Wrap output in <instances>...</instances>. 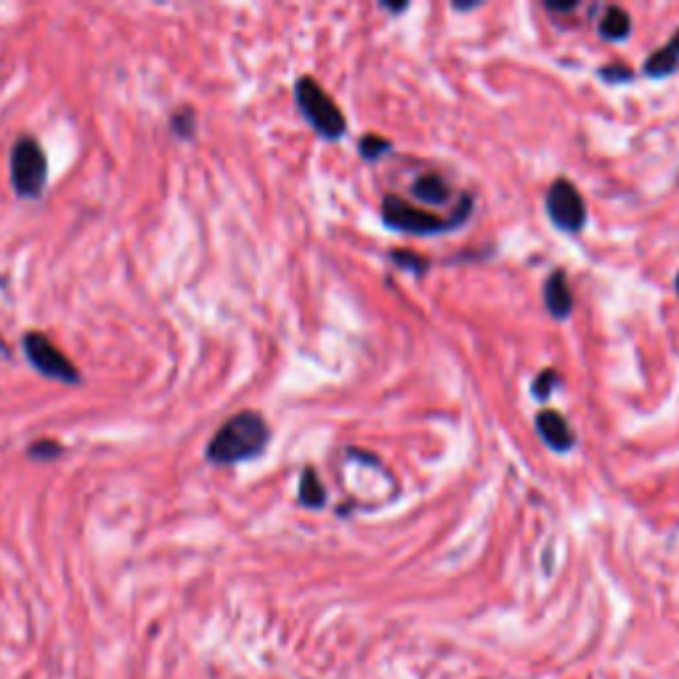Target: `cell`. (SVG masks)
Segmentation results:
<instances>
[{
  "label": "cell",
  "instance_id": "obj_9",
  "mask_svg": "<svg viewBox=\"0 0 679 679\" xmlns=\"http://www.w3.org/2000/svg\"><path fill=\"white\" fill-rule=\"evenodd\" d=\"M411 194H415V200L441 207V205H446L449 200H452V186L443 181V176L425 173L415 183H411Z\"/></svg>",
  "mask_w": 679,
  "mask_h": 679
},
{
  "label": "cell",
  "instance_id": "obj_11",
  "mask_svg": "<svg viewBox=\"0 0 679 679\" xmlns=\"http://www.w3.org/2000/svg\"><path fill=\"white\" fill-rule=\"evenodd\" d=\"M301 505L310 507V510H319L327 505V491H324L319 473L314 467H306L301 475Z\"/></svg>",
  "mask_w": 679,
  "mask_h": 679
},
{
  "label": "cell",
  "instance_id": "obj_19",
  "mask_svg": "<svg viewBox=\"0 0 679 679\" xmlns=\"http://www.w3.org/2000/svg\"><path fill=\"white\" fill-rule=\"evenodd\" d=\"M550 11H576L579 9V3H547Z\"/></svg>",
  "mask_w": 679,
  "mask_h": 679
},
{
  "label": "cell",
  "instance_id": "obj_5",
  "mask_svg": "<svg viewBox=\"0 0 679 679\" xmlns=\"http://www.w3.org/2000/svg\"><path fill=\"white\" fill-rule=\"evenodd\" d=\"M24 353H27V361L43 374V377L69 385L80 383V372L75 370L72 361H69L65 353L46 338V335L30 332L27 338H24Z\"/></svg>",
  "mask_w": 679,
  "mask_h": 679
},
{
  "label": "cell",
  "instance_id": "obj_6",
  "mask_svg": "<svg viewBox=\"0 0 679 679\" xmlns=\"http://www.w3.org/2000/svg\"><path fill=\"white\" fill-rule=\"evenodd\" d=\"M547 215L552 218L561 231L568 234H579L584 224H587V202L579 194V189L574 183L561 179L550 186L547 192Z\"/></svg>",
  "mask_w": 679,
  "mask_h": 679
},
{
  "label": "cell",
  "instance_id": "obj_16",
  "mask_svg": "<svg viewBox=\"0 0 679 679\" xmlns=\"http://www.w3.org/2000/svg\"><path fill=\"white\" fill-rule=\"evenodd\" d=\"M557 383H561V377H557V372H555V370H544L542 374H539L536 383H534V396L539 398V401H547L552 388H555Z\"/></svg>",
  "mask_w": 679,
  "mask_h": 679
},
{
  "label": "cell",
  "instance_id": "obj_12",
  "mask_svg": "<svg viewBox=\"0 0 679 679\" xmlns=\"http://www.w3.org/2000/svg\"><path fill=\"white\" fill-rule=\"evenodd\" d=\"M677 65H679L677 50L664 46L645 59V75H650V78H666V75L675 72Z\"/></svg>",
  "mask_w": 679,
  "mask_h": 679
},
{
  "label": "cell",
  "instance_id": "obj_22",
  "mask_svg": "<svg viewBox=\"0 0 679 679\" xmlns=\"http://www.w3.org/2000/svg\"><path fill=\"white\" fill-rule=\"evenodd\" d=\"M677 292H679V274H677Z\"/></svg>",
  "mask_w": 679,
  "mask_h": 679
},
{
  "label": "cell",
  "instance_id": "obj_4",
  "mask_svg": "<svg viewBox=\"0 0 679 679\" xmlns=\"http://www.w3.org/2000/svg\"><path fill=\"white\" fill-rule=\"evenodd\" d=\"M48 176V162L43 155L41 144L33 136H22L14 144L11 151V183H14V192L19 196H41L43 186H46Z\"/></svg>",
  "mask_w": 679,
  "mask_h": 679
},
{
  "label": "cell",
  "instance_id": "obj_1",
  "mask_svg": "<svg viewBox=\"0 0 679 679\" xmlns=\"http://www.w3.org/2000/svg\"><path fill=\"white\" fill-rule=\"evenodd\" d=\"M269 422L258 411H239L220 425L218 433L213 435L211 446H207V460L213 465H237V462L256 460L269 446Z\"/></svg>",
  "mask_w": 679,
  "mask_h": 679
},
{
  "label": "cell",
  "instance_id": "obj_8",
  "mask_svg": "<svg viewBox=\"0 0 679 679\" xmlns=\"http://www.w3.org/2000/svg\"><path fill=\"white\" fill-rule=\"evenodd\" d=\"M544 303L555 319H568L574 310V295H570L568 279L563 271H552L547 282H544Z\"/></svg>",
  "mask_w": 679,
  "mask_h": 679
},
{
  "label": "cell",
  "instance_id": "obj_7",
  "mask_svg": "<svg viewBox=\"0 0 679 679\" xmlns=\"http://www.w3.org/2000/svg\"><path fill=\"white\" fill-rule=\"evenodd\" d=\"M536 430L539 435L544 438V443H547L550 449H555V452H568V449L576 443V435L574 430H570V425L566 422V417L557 415V411L552 409L539 411Z\"/></svg>",
  "mask_w": 679,
  "mask_h": 679
},
{
  "label": "cell",
  "instance_id": "obj_18",
  "mask_svg": "<svg viewBox=\"0 0 679 679\" xmlns=\"http://www.w3.org/2000/svg\"><path fill=\"white\" fill-rule=\"evenodd\" d=\"M600 78H606L608 82H624V80H632V69L626 65H611V67L600 69Z\"/></svg>",
  "mask_w": 679,
  "mask_h": 679
},
{
  "label": "cell",
  "instance_id": "obj_10",
  "mask_svg": "<svg viewBox=\"0 0 679 679\" xmlns=\"http://www.w3.org/2000/svg\"><path fill=\"white\" fill-rule=\"evenodd\" d=\"M630 33H632L630 14H626L624 9H619V5L606 9V14L600 19V35L606 37V41H624Z\"/></svg>",
  "mask_w": 679,
  "mask_h": 679
},
{
  "label": "cell",
  "instance_id": "obj_15",
  "mask_svg": "<svg viewBox=\"0 0 679 679\" xmlns=\"http://www.w3.org/2000/svg\"><path fill=\"white\" fill-rule=\"evenodd\" d=\"M194 112L192 110H181L170 117V125H173V133H179L181 138H192L194 136Z\"/></svg>",
  "mask_w": 679,
  "mask_h": 679
},
{
  "label": "cell",
  "instance_id": "obj_21",
  "mask_svg": "<svg viewBox=\"0 0 679 679\" xmlns=\"http://www.w3.org/2000/svg\"><path fill=\"white\" fill-rule=\"evenodd\" d=\"M383 9H385V11H396V14H398V11H406V3H401V5H393V3H383Z\"/></svg>",
  "mask_w": 679,
  "mask_h": 679
},
{
  "label": "cell",
  "instance_id": "obj_20",
  "mask_svg": "<svg viewBox=\"0 0 679 679\" xmlns=\"http://www.w3.org/2000/svg\"><path fill=\"white\" fill-rule=\"evenodd\" d=\"M666 46H669L671 50H677V54H679V30H677V33H675V35H671V41H669V43H666Z\"/></svg>",
  "mask_w": 679,
  "mask_h": 679
},
{
  "label": "cell",
  "instance_id": "obj_2",
  "mask_svg": "<svg viewBox=\"0 0 679 679\" xmlns=\"http://www.w3.org/2000/svg\"><path fill=\"white\" fill-rule=\"evenodd\" d=\"M295 101L301 106L303 117L308 120L310 128L319 133L321 138H340L346 133L348 123L346 114L340 112V106L335 104V99L316 82L314 78H301L295 86Z\"/></svg>",
  "mask_w": 679,
  "mask_h": 679
},
{
  "label": "cell",
  "instance_id": "obj_17",
  "mask_svg": "<svg viewBox=\"0 0 679 679\" xmlns=\"http://www.w3.org/2000/svg\"><path fill=\"white\" fill-rule=\"evenodd\" d=\"M61 454V446L54 441H35L33 446H30V456L33 460H54V456Z\"/></svg>",
  "mask_w": 679,
  "mask_h": 679
},
{
  "label": "cell",
  "instance_id": "obj_3",
  "mask_svg": "<svg viewBox=\"0 0 679 679\" xmlns=\"http://www.w3.org/2000/svg\"><path fill=\"white\" fill-rule=\"evenodd\" d=\"M467 213L452 215V218H443V215L438 213H428L420 211V207H415L411 202H406L404 196L398 194H388L383 200V220L385 226L396 228V231H406V234H438V231H449V228L460 226L462 220L467 218Z\"/></svg>",
  "mask_w": 679,
  "mask_h": 679
},
{
  "label": "cell",
  "instance_id": "obj_14",
  "mask_svg": "<svg viewBox=\"0 0 679 679\" xmlns=\"http://www.w3.org/2000/svg\"><path fill=\"white\" fill-rule=\"evenodd\" d=\"M359 149L366 160H377L380 155H385V151L391 149V142H385V138H380V136H364L361 138Z\"/></svg>",
  "mask_w": 679,
  "mask_h": 679
},
{
  "label": "cell",
  "instance_id": "obj_13",
  "mask_svg": "<svg viewBox=\"0 0 679 679\" xmlns=\"http://www.w3.org/2000/svg\"><path fill=\"white\" fill-rule=\"evenodd\" d=\"M391 260L396 265H401V269L411 271V274H417V276L425 274V271H428V265H430L422 256H417V252H406V250H393Z\"/></svg>",
  "mask_w": 679,
  "mask_h": 679
}]
</instances>
